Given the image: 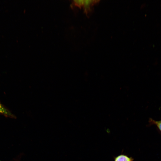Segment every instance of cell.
<instances>
[{
	"mask_svg": "<svg viewBox=\"0 0 161 161\" xmlns=\"http://www.w3.org/2000/svg\"><path fill=\"white\" fill-rule=\"evenodd\" d=\"M149 122L151 124L155 125L161 132V120L156 121L150 118L149 119Z\"/></svg>",
	"mask_w": 161,
	"mask_h": 161,
	"instance_id": "cell-4",
	"label": "cell"
},
{
	"mask_svg": "<svg viewBox=\"0 0 161 161\" xmlns=\"http://www.w3.org/2000/svg\"><path fill=\"white\" fill-rule=\"evenodd\" d=\"M0 114H2L7 116L12 117L13 115L10 112L5 108L0 102Z\"/></svg>",
	"mask_w": 161,
	"mask_h": 161,
	"instance_id": "cell-3",
	"label": "cell"
},
{
	"mask_svg": "<svg viewBox=\"0 0 161 161\" xmlns=\"http://www.w3.org/2000/svg\"><path fill=\"white\" fill-rule=\"evenodd\" d=\"M99 1L92 0H84L83 7L84 12L87 14L90 11L91 7L95 4L97 3Z\"/></svg>",
	"mask_w": 161,
	"mask_h": 161,
	"instance_id": "cell-1",
	"label": "cell"
},
{
	"mask_svg": "<svg viewBox=\"0 0 161 161\" xmlns=\"http://www.w3.org/2000/svg\"><path fill=\"white\" fill-rule=\"evenodd\" d=\"M73 3L75 6L79 7H81L83 6L84 0H75L73 1Z\"/></svg>",
	"mask_w": 161,
	"mask_h": 161,
	"instance_id": "cell-5",
	"label": "cell"
},
{
	"mask_svg": "<svg viewBox=\"0 0 161 161\" xmlns=\"http://www.w3.org/2000/svg\"><path fill=\"white\" fill-rule=\"evenodd\" d=\"M134 159L126 155L120 154L115 157L114 161H133Z\"/></svg>",
	"mask_w": 161,
	"mask_h": 161,
	"instance_id": "cell-2",
	"label": "cell"
}]
</instances>
